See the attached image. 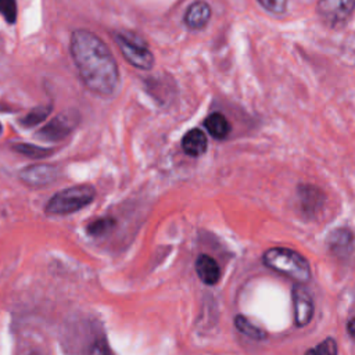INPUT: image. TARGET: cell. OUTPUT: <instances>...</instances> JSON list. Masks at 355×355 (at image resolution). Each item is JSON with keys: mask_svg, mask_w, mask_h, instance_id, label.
<instances>
[{"mask_svg": "<svg viewBox=\"0 0 355 355\" xmlns=\"http://www.w3.org/2000/svg\"><path fill=\"white\" fill-rule=\"evenodd\" d=\"M89 355H111V351L104 340H97L89 349Z\"/></svg>", "mask_w": 355, "mask_h": 355, "instance_id": "20", "label": "cell"}, {"mask_svg": "<svg viewBox=\"0 0 355 355\" xmlns=\"http://www.w3.org/2000/svg\"><path fill=\"white\" fill-rule=\"evenodd\" d=\"M318 14L330 26H340L347 22L355 10V0H319Z\"/></svg>", "mask_w": 355, "mask_h": 355, "instance_id": "6", "label": "cell"}, {"mask_svg": "<svg viewBox=\"0 0 355 355\" xmlns=\"http://www.w3.org/2000/svg\"><path fill=\"white\" fill-rule=\"evenodd\" d=\"M263 263L293 279L297 283H306L311 277V269L308 261L297 251L290 248H269L262 257Z\"/></svg>", "mask_w": 355, "mask_h": 355, "instance_id": "2", "label": "cell"}, {"mask_svg": "<svg viewBox=\"0 0 355 355\" xmlns=\"http://www.w3.org/2000/svg\"><path fill=\"white\" fill-rule=\"evenodd\" d=\"M50 112H51V105H39V107L33 108L32 111H29L21 119V125L25 128H32V126L43 122L49 116Z\"/></svg>", "mask_w": 355, "mask_h": 355, "instance_id": "15", "label": "cell"}, {"mask_svg": "<svg viewBox=\"0 0 355 355\" xmlns=\"http://www.w3.org/2000/svg\"><path fill=\"white\" fill-rule=\"evenodd\" d=\"M196 272L200 280L208 286H214L218 283L220 277V270L218 262L209 255H200L196 261Z\"/></svg>", "mask_w": 355, "mask_h": 355, "instance_id": "9", "label": "cell"}, {"mask_svg": "<svg viewBox=\"0 0 355 355\" xmlns=\"http://www.w3.org/2000/svg\"><path fill=\"white\" fill-rule=\"evenodd\" d=\"M114 225H115V219H112V218H108V216L97 218L87 225L86 232H87V234L97 237V236L105 234L108 230H111L114 227Z\"/></svg>", "mask_w": 355, "mask_h": 355, "instance_id": "16", "label": "cell"}, {"mask_svg": "<svg viewBox=\"0 0 355 355\" xmlns=\"http://www.w3.org/2000/svg\"><path fill=\"white\" fill-rule=\"evenodd\" d=\"M71 55L85 86L98 96H111L119 83V71L107 44L87 29L71 36Z\"/></svg>", "mask_w": 355, "mask_h": 355, "instance_id": "1", "label": "cell"}, {"mask_svg": "<svg viewBox=\"0 0 355 355\" xmlns=\"http://www.w3.org/2000/svg\"><path fill=\"white\" fill-rule=\"evenodd\" d=\"M293 302H294V322L298 327L305 326L313 316V301L311 294L301 283L293 287Z\"/></svg>", "mask_w": 355, "mask_h": 355, "instance_id": "8", "label": "cell"}, {"mask_svg": "<svg viewBox=\"0 0 355 355\" xmlns=\"http://www.w3.org/2000/svg\"><path fill=\"white\" fill-rule=\"evenodd\" d=\"M0 133H1V125H0Z\"/></svg>", "mask_w": 355, "mask_h": 355, "instance_id": "23", "label": "cell"}, {"mask_svg": "<svg viewBox=\"0 0 355 355\" xmlns=\"http://www.w3.org/2000/svg\"><path fill=\"white\" fill-rule=\"evenodd\" d=\"M205 129L208 130V133L215 137V139H225L227 137V135L230 133V123L229 121L219 112H214L211 114L205 121H204Z\"/></svg>", "mask_w": 355, "mask_h": 355, "instance_id": "12", "label": "cell"}, {"mask_svg": "<svg viewBox=\"0 0 355 355\" xmlns=\"http://www.w3.org/2000/svg\"><path fill=\"white\" fill-rule=\"evenodd\" d=\"M79 116L73 111H65L54 116L49 123L37 130L36 137L44 141H58L65 139L78 125Z\"/></svg>", "mask_w": 355, "mask_h": 355, "instance_id": "5", "label": "cell"}, {"mask_svg": "<svg viewBox=\"0 0 355 355\" xmlns=\"http://www.w3.org/2000/svg\"><path fill=\"white\" fill-rule=\"evenodd\" d=\"M31 355H42V354H40V352H32Z\"/></svg>", "mask_w": 355, "mask_h": 355, "instance_id": "22", "label": "cell"}, {"mask_svg": "<svg viewBox=\"0 0 355 355\" xmlns=\"http://www.w3.org/2000/svg\"><path fill=\"white\" fill-rule=\"evenodd\" d=\"M347 330H348L349 336L355 340V318H354V319H351V320L348 322V324H347Z\"/></svg>", "mask_w": 355, "mask_h": 355, "instance_id": "21", "label": "cell"}, {"mask_svg": "<svg viewBox=\"0 0 355 355\" xmlns=\"http://www.w3.org/2000/svg\"><path fill=\"white\" fill-rule=\"evenodd\" d=\"M15 153H19L25 157L33 158V159H40V158H46L49 155L53 154V148H46V147H40V146H35V144H29V143H15L11 147Z\"/></svg>", "mask_w": 355, "mask_h": 355, "instance_id": "13", "label": "cell"}, {"mask_svg": "<svg viewBox=\"0 0 355 355\" xmlns=\"http://www.w3.org/2000/svg\"><path fill=\"white\" fill-rule=\"evenodd\" d=\"M114 39L123 54L125 60L136 68L151 69L154 65V55L146 44L132 33H115Z\"/></svg>", "mask_w": 355, "mask_h": 355, "instance_id": "4", "label": "cell"}, {"mask_svg": "<svg viewBox=\"0 0 355 355\" xmlns=\"http://www.w3.org/2000/svg\"><path fill=\"white\" fill-rule=\"evenodd\" d=\"M207 146H208V141H207V136L202 130L200 129H191L189 130L183 139H182V147H183V151L187 154V155H191V157H198L201 154L205 153L207 150Z\"/></svg>", "mask_w": 355, "mask_h": 355, "instance_id": "11", "label": "cell"}, {"mask_svg": "<svg viewBox=\"0 0 355 355\" xmlns=\"http://www.w3.org/2000/svg\"><path fill=\"white\" fill-rule=\"evenodd\" d=\"M0 14L8 24H14L17 19V3L15 0H0Z\"/></svg>", "mask_w": 355, "mask_h": 355, "instance_id": "18", "label": "cell"}, {"mask_svg": "<svg viewBox=\"0 0 355 355\" xmlns=\"http://www.w3.org/2000/svg\"><path fill=\"white\" fill-rule=\"evenodd\" d=\"M258 3L273 14H282L286 11L287 0H258Z\"/></svg>", "mask_w": 355, "mask_h": 355, "instance_id": "19", "label": "cell"}, {"mask_svg": "<svg viewBox=\"0 0 355 355\" xmlns=\"http://www.w3.org/2000/svg\"><path fill=\"white\" fill-rule=\"evenodd\" d=\"M58 176V168L51 164H32L19 171L22 183L31 187H43L54 182Z\"/></svg>", "mask_w": 355, "mask_h": 355, "instance_id": "7", "label": "cell"}, {"mask_svg": "<svg viewBox=\"0 0 355 355\" xmlns=\"http://www.w3.org/2000/svg\"><path fill=\"white\" fill-rule=\"evenodd\" d=\"M211 18V7L205 1H196L193 3L186 14H184V24L191 29H201L204 28Z\"/></svg>", "mask_w": 355, "mask_h": 355, "instance_id": "10", "label": "cell"}, {"mask_svg": "<svg viewBox=\"0 0 355 355\" xmlns=\"http://www.w3.org/2000/svg\"><path fill=\"white\" fill-rule=\"evenodd\" d=\"M96 197V189L92 184H75L57 191L46 204L47 215H69L87 207Z\"/></svg>", "mask_w": 355, "mask_h": 355, "instance_id": "3", "label": "cell"}, {"mask_svg": "<svg viewBox=\"0 0 355 355\" xmlns=\"http://www.w3.org/2000/svg\"><path fill=\"white\" fill-rule=\"evenodd\" d=\"M337 354H338L337 343L331 337L323 340L316 347H313L305 352V355H337Z\"/></svg>", "mask_w": 355, "mask_h": 355, "instance_id": "17", "label": "cell"}, {"mask_svg": "<svg viewBox=\"0 0 355 355\" xmlns=\"http://www.w3.org/2000/svg\"><path fill=\"white\" fill-rule=\"evenodd\" d=\"M234 324H236V329L240 333H243L244 336H247L250 338H254V340H263V338H266V331H263L262 329H259L255 324H252L243 315H237L236 316Z\"/></svg>", "mask_w": 355, "mask_h": 355, "instance_id": "14", "label": "cell"}]
</instances>
